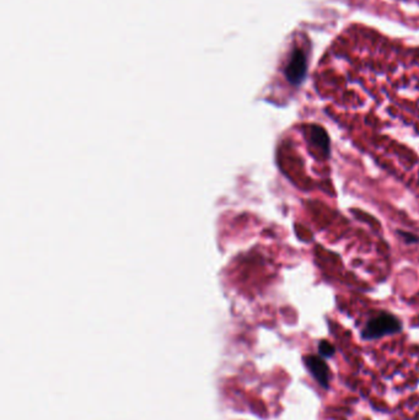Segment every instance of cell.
I'll return each instance as SVG.
<instances>
[{
    "label": "cell",
    "instance_id": "obj_1",
    "mask_svg": "<svg viewBox=\"0 0 419 420\" xmlns=\"http://www.w3.org/2000/svg\"><path fill=\"white\" fill-rule=\"evenodd\" d=\"M401 329L402 323L397 317L390 313H381L368 322L367 326L362 330V337L368 340L378 339L385 335L398 333Z\"/></svg>",
    "mask_w": 419,
    "mask_h": 420
},
{
    "label": "cell",
    "instance_id": "obj_2",
    "mask_svg": "<svg viewBox=\"0 0 419 420\" xmlns=\"http://www.w3.org/2000/svg\"><path fill=\"white\" fill-rule=\"evenodd\" d=\"M306 66H308L306 57L303 53V50H294L290 55L288 65L285 68V77L289 83L292 84V85H299L304 80V78H305Z\"/></svg>",
    "mask_w": 419,
    "mask_h": 420
},
{
    "label": "cell",
    "instance_id": "obj_3",
    "mask_svg": "<svg viewBox=\"0 0 419 420\" xmlns=\"http://www.w3.org/2000/svg\"><path fill=\"white\" fill-rule=\"evenodd\" d=\"M305 365L311 372L314 379L320 386L327 390L330 387V369L322 358L316 355H309L305 358Z\"/></svg>",
    "mask_w": 419,
    "mask_h": 420
},
{
    "label": "cell",
    "instance_id": "obj_4",
    "mask_svg": "<svg viewBox=\"0 0 419 420\" xmlns=\"http://www.w3.org/2000/svg\"><path fill=\"white\" fill-rule=\"evenodd\" d=\"M310 135L312 142L325 153V155H328V151H330V140H328L327 133H326L321 127H311Z\"/></svg>",
    "mask_w": 419,
    "mask_h": 420
},
{
    "label": "cell",
    "instance_id": "obj_5",
    "mask_svg": "<svg viewBox=\"0 0 419 420\" xmlns=\"http://www.w3.org/2000/svg\"><path fill=\"white\" fill-rule=\"evenodd\" d=\"M319 352L321 357L330 358L334 354V346L332 345L331 343H328V341L322 340L321 343L319 344Z\"/></svg>",
    "mask_w": 419,
    "mask_h": 420
}]
</instances>
